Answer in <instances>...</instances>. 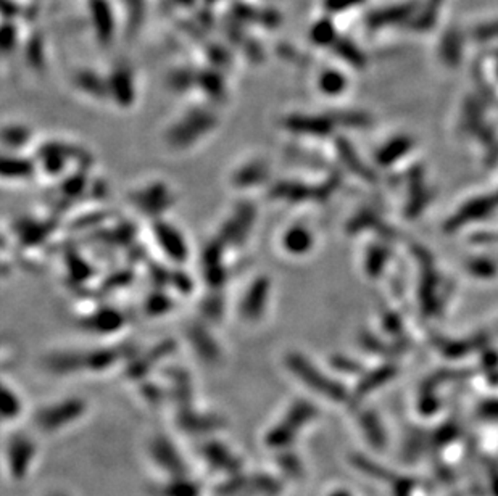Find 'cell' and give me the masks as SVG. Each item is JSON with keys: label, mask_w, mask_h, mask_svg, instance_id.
I'll return each mask as SVG.
<instances>
[{"label": "cell", "mask_w": 498, "mask_h": 496, "mask_svg": "<svg viewBox=\"0 0 498 496\" xmlns=\"http://www.w3.org/2000/svg\"><path fill=\"white\" fill-rule=\"evenodd\" d=\"M218 126V116L213 110L206 107H193L182 113L165 132V142L168 149L174 151H186L198 144Z\"/></svg>", "instance_id": "1"}, {"label": "cell", "mask_w": 498, "mask_h": 496, "mask_svg": "<svg viewBox=\"0 0 498 496\" xmlns=\"http://www.w3.org/2000/svg\"><path fill=\"white\" fill-rule=\"evenodd\" d=\"M318 416V408L305 398L294 399L284 416L270 427L265 434V445L274 451H284L292 447L300 432Z\"/></svg>", "instance_id": "2"}, {"label": "cell", "mask_w": 498, "mask_h": 496, "mask_svg": "<svg viewBox=\"0 0 498 496\" xmlns=\"http://www.w3.org/2000/svg\"><path fill=\"white\" fill-rule=\"evenodd\" d=\"M87 412L86 399L70 397L39 408L32 416V422L43 434L52 435L75 424Z\"/></svg>", "instance_id": "3"}, {"label": "cell", "mask_w": 498, "mask_h": 496, "mask_svg": "<svg viewBox=\"0 0 498 496\" xmlns=\"http://www.w3.org/2000/svg\"><path fill=\"white\" fill-rule=\"evenodd\" d=\"M284 366L295 379L318 395L331 398L340 399L344 397V388L337 382L327 377L324 372L320 371L313 361L300 351H289L284 356Z\"/></svg>", "instance_id": "4"}, {"label": "cell", "mask_w": 498, "mask_h": 496, "mask_svg": "<svg viewBox=\"0 0 498 496\" xmlns=\"http://www.w3.org/2000/svg\"><path fill=\"white\" fill-rule=\"evenodd\" d=\"M76 162L80 168H91L92 157L84 149L67 142H45L38 150V164L49 177H58L67 171L68 163Z\"/></svg>", "instance_id": "5"}, {"label": "cell", "mask_w": 498, "mask_h": 496, "mask_svg": "<svg viewBox=\"0 0 498 496\" xmlns=\"http://www.w3.org/2000/svg\"><path fill=\"white\" fill-rule=\"evenodd\" d=\"M255 221L257 206L248 200L239 201L228 218L224 219V223L221 224L216 238H220L226 248H241L246 245L248 237H250Z\"/></svg>", "instance_id": "6"}, {"label": "cell", "mask_w": 498, "mask_h": 496, "mask_svg": "<svg viewBox=\"0 0 498 496\" xmlns=\"http://www.w3.org/2000/svg\"><path fill=\"white\" fill-rule=\"evenodd\" d=\"M149 458L154 466L166 477H184L191 474L186 458L168 435L156 434L150 438Z\"/></svg>", "instance_id": "7"}, {"label": "cell", "mask_w": 498, "mask_h": 496, "mask_svg": "<svg viewBox=\"0 0 498 496\" xmlns=\"http://www.w3.org/2000/svg\"><path fill=\"white\" fill-rule=\"evenodd\" d=\"M36 456H38V445L34 438L23 432L10 435L5 445V462L10 479L15 482L25 480Z\"/></svg>", "instance_id": "8"}, {"label": "cell", "mask_w": 498, "mask_h": 496, "mask_svg": "<svg viewBox=\"0 0 498 496\" xmlns=\"http://www.w3.org/2000/svg\"><path fill=\"white\" fill-rule=\"evenodd\" d=\"M129 200L142 214L152 219H160L165 211L173 205L174 195L168 184L155 181L132 192Z\"/></svg>", "instance_id": "9"}, {"label": "cell", "mask_w": 498, "mask_h": 496, "mask_svg": "<svg viewBox=\"0 0 498 496\" xmlns=\"http://www.w3.org/2000/svg\"><path fill=\"white\" fill-rule=\"evenodd\" d=\"M152 234L154 240L160 247L161 253L171 263L184 264L189 260V243L184 234L166 219H154L152 223Z\"/></svg>", "instance_id": "10"}, {"label": "cell", "mask_w": 498, "mask_h": 496, "mask_svg": "<svg viewBox=\"0 0 498 496\" xmlns=\"http://www.w3.org/2000/svg\"><path fill=\"white\" fill-rule=\"evenodd\" d=\"M271 293V279L266 274L257 275L253 281L248 284L247 290L239 301V316L246 323H258L263 319L268 308Z\"/></svg>", "instance_id": "11"}, {"label": "cell", "mask_w": 498, "mask_h": 496, "mask_svg": "<svg viewBox=\"0 0 498 496\" xmlns=\"http://www.w3.org/2000/svg\"><path fill=\"white\" fill-rule=\"evenodd\" d=\"M224 250L226 247L221 243L220 238L210 240L202 250V274H204V279L206 286L210 287V290H221L229 277L228 266L224 263Z\"/></svg>", "instance_id": "12"}, {"label": "cell", "mask_w": 498, "mask_h": 496, "mask_svg": "<svg viewBox=\"0 0 498 496\" xmlns=\"http://www.w3.org/2000/svg\"><path fill=\"white\" fill-rule=\"evenodd\" d=\"M200 456L209 464L210 469L221 472L228 477L241 474L244 471L242 459L221 440H205L200 447Z\"/></svg>", "instance_id": "13"}, {"label": "cell", "mask_w": 498, "mask_h": 496, "mask_svg": "<svg viewBox=\"0 0 498 496\" xmlns=\"http://www.w3.org/2000/svg\"><path fill=\"white\" fill-rule=\"evenodd\" d=\"M178 343L174 342L173 338L161 340L160 343H156L155 347H152L150 350H147L142 355H134L131 360L128 361L126 369H124V375L131 380H137V382H142L147 375L150 374V371L158 364L160 361H163L165 358L171 356L174 350H176Z\"/></svg>", "instance_id": "14"}, {"label": "cell", "mask_w": 498, "mask_h": 496, "mask_svg": "<svg viewBox=\"0 0 498 496\" xmlns=\"http://www.w3.org/2000/svg\"><path fill=\"white\" fill-rule=\"evenodd\" d=\"M176 425L184 434L202 437V435H211L216 430H221L226 425L223 416L216 412H202L193 406L182 408L176 412Z\"/></svg>", "instance_id": "15"}, {"label": "cell", "mask_w": 498, "mask_h": 496, "mask_svg": "<svg viewBox=\"0 0 498 496\" xmlns=\"http://www.w3.org/2000/svg\"><path fill=\"white\" fill-rule=\"evenodd\" d=\"M189 345L192 347L198 360L205 364H218L221 361V347L215 335L211 334L209 324L200 321L189 325L186 332Z\"/></svg>", "instance_id": "16"}, {"label": "cell", "mask_w": 498, "mask_h": 496, "mask_svg": "<svg viewBox=\"0 0 498 496\" xmlns=\"http://www.w3.org/2000/svg\"><path fill=\"white\" fill-rule=\"evenodd\" d=\"M271 179V164L265 158L244 162L230 174V186L237 190H252L265 186Z\"/></svg>", "instance_id": "17"}, {"label": "cell", "mask_w": 498, "mask_h": 496, "mask_svg": "<svg viewBox=\"0 0 498 496\" xmlns=\"http://www.w3.org/2000/svg\"><path fill=\"white\" fill-rule=\"evenodd\" d=\"M283 127L294 136L324 137L331 131V121L324 116L295 112L283 118Z\"/></svg>", "instance_id": "18"}, {"label": "cell", "mask_w": 498, "mask_h": 496, "mask_svg": "<svg viewBox=\"0 0 498 496\" xmlns=\"http://www.w3.org/2000/svg\"><path fill=\"white\" fill-rule=\"evenodd\" d=\"M126 318L113 306H102L81 319V327L95 335H112L123 329Z\"/></svg>", "instance_id": "19"}, {"label": "cell", "mask_w": 498, "mask_h": 496, "mask_svg": "<svg viewBox=\"0 0 498 496\" xmlns=\"http://www.w3.org/2000/svg\"><path fill=\"white\" fill-rule=\"evenodd\" d=\"M268 199L297 205L302 201L318 199V189L297 181V179H283V181L270 184Z\"/></svg>", "instance_id": "20"}, {"label": "cell", "mask_w": 498, "mask_h": 496, "mask_svg": "<svg viewBox=\"0 0 498 496\" xmlns=\"http://www.w3.org/2000/svg\"><path fill=\"white\" fill-rule=\"evenodd\" d=\"M108 97L118 103L121 108H129L134 103L136 89L134 77L128 66L115 68L112 75L107 77Z\"/></svg>", "instance_id": "21"}, {"label": "cell", "mask_w": 498, "mask_h": 496, "mask_svg": "<svg viewBox=\"0 0 498 496\" xmlns=\"http://www.w3.org/2000/svg\"><path fill=\"white\" fill-rule=\"evenodd\" d=\"M313 243H315L313 232L310 231V227H307L302 223L290 224L283 232V236H281V248L289 256H294V258L310 253Z\"/></svg>", "instance_id": "22"}, {"label": "cell", "mask_w": 498, "mask_h": 496, "mask_svg": "<svg viewBox=\"0 0 498 496\" xmlns=\"http://www.w3.org/2000/svg\"><path fill=\"white\" fill-rule=\"evenodd\" d=\"M57 223L55 221H38V219H20L15 224V234L21 245L36 247L45 242L54 232Z\"/></svg>", "instance_id": "23"}, {"label": "cell", "mask_w": 498, "mask_h": 496, "mask_svg": "<svg viewBox=\"0 0 498 496\" xmlns=\"http://www.w3.org/2000/svg\"><path fill=\"white\" fill-rule=\"evenodd\" d=\"M126 356L124 347H99L82 353L84 361V371L89 372H105L121 361Z\"/></svg>", "instance_id": "24"}, {"label": "cell", "mask_w": 498, "mask_h": 496, "mask_svg": "<svg viewBox=\"0 0 498 496\" xmlns=\"http://www.w3.org/2000/svg\"><path fill=\"white\" fill-rule=\"evenodd\" d=\"M152 496H202L204 488L191 475L168 477L161 484H156L150 490Z\"/></svg>", "instance_id": "25"}, {"label": "cell", "mask_w": 498, "mask_h": 496, "mask_svg": "<svg viewBox=\"0 0 498 496\" xmlns=\"http://www.w3.org/2000/svg\"><path fill=\"white\" fill-rule=\"evenodd\" d=\"M36 174L34 160L21 153H5L2 158V176L12 181H25Z\"/></svg>", "instance_id": "26"}, {"label": "cell", "mask_w": 498, "mask_h": 496, "mask_svg": "<svg viewBox=\"0 0 498 496\" xmlns=\"http://www.w3.org/2000/svg\"><path fill=\"white\" fill-rule=\"evenodd\" d=\"M169 379H171V390H169V395H171L174 405H176L178 410L192 406L193 388L191 382V375H189L184 369L174 367V369H169Z\"/></svg>", "instance_id": "27"}, {"label": "cell", "mask_w": 498, "mask_h": 496, "mask_svg": "<svg viewBox=\"0 0 498 496\" xmlns=\"http://www.w3.org/2000/svg\"><path fill=\"white\" fill-rule=\"evenodd\" d=\"M92 12H94L97 36H99L100 40H104V44H108V40L113 38L115 31V20L110 5L105 0H92Z\"/></svg>", "instance_id": "28"}, {"label": "cell", "mask_w": 498, "mask_h": 496, "mask_svg": "<svg viewBox=\"0 0 498 496\" xmlns=\"http://www.w3.org/2000/svg\"><path fill=\"white\" fill-rule=\"evenodd\" d=\"M75 86L94 99H110L107 79H102L94 71H81L75 76Z\"/></svg>", "instance_id": "29"}, {"label": "cell", "mask_w": 498, "mask_h": 496, "mask_svg": "<svg viewBox=\"0 0 498 496\" xmlns=\"http://www.w3.org/2000/svg\"><path fill=\"white\" fill-rule=\"evenodd\" d=\"M31 129L25 124L12 123L7 124L2 131V142L3 147L7 150H10V153H20L21 149L29 144L31 140Z\"/></svg>", "instance_id": "30"}, {"label": "cell", "mask_w": 498, "mask_h": 496, "mask_svg": "<svg viewBox=\"0 0 498 496\" xmlns=\"http://www.w3.org/2000/svg\"><path fill=\"white\" fill-rule=\"evenodd\" d=\"M224 295L221 290H211L200 303L202 321L206 324L220 323L224 316Z\"/></svg>", "instance_id": "31"}, {"label": "cell", "mask_w": 498, "mask_h": 496, "mask_svg": "<svg viewBox=\"0 0 498 496\" xmlns=\"http://www.w3.org/2000/svg\"><path fill=\"white\" fill-rule=\"evenodd\" d=\"M173 298L168 295V292L158 287L152 290L144 301V311L149 318H160V316L168 314L173 310Z\"/></svg>", "instance_id": "32"}, {"label": "cell", "mask_w": 498, "mask_h": 496, "mask_svg": "<svg viewBox=\"0 0 498 496\" xmlns=\"http://www.w3.org/2000/svg\"><path fill=\"white\" fill-rule=\"evenodd\" d=\"M87 174L86 168H80V171L73 173L68 176L60 186V194H62V200H76L84 194L89 184H87Z\"/></svg>", "instance_id": "33"}, {"label": "cell", "mask_w": 498, "mask_h": 496, "mask_svg": "<svg viewBox=\"0 0 498 496\" xmlns=\"http://www.w3.org/2000/svg\"><path fill=\"white\" fill-rule=\"evenodd\" d=\"M23 412V401L20 395L10 385H2V419L5 422L16 421Z\"/></svg>", "instance_id": "34"}, {"label": "cell", "mask_w": 498, "mask_h": 496, "mask_svg": "<svg viewBox=\"0 0 498 496\" xmlns=\"http://www.w3.org/2000/svg\"><path fill=\"white\" fill-rule=\"evenodd\" d=\"M195 87L204 89L205 95H209L213 100H221L224 97V82L220 75L213 71L198 73L195 76Z\"/></svg>", "instance_id": "35"}, {"label": "cell", "mask_w": 498, "mask_h": 496, "mask_svg": "<svg viewBox=\"0 0 498 496\" xmlns=\"http://www.w3.org/2000/svg\"><path fill=\"white\" fill-rule=\"evenodd\" d=\"M276 462H278V467L287 479H300L303 475V464L300 458L290 451V448L284 449V451H278Z\"/></svg>", "instance_id": "36"}, {"label": "cell", "mask_w": 498, "mask_h": 496, "mask_svg": "<svg viewBox=\"0 0 498 496\" xmlns=\"http://www.w3.org/2000/svg\"><path fill=\"white\" fill-rule=\"evenodd\" d=\"M176 292L181 295H189L193 290V281L186 271L182 269H173L169 271V282Z\"/></svg>", "instance_id": "37"}, {"label": "cell", "mask_w": 498, "mask_h": 496, "mask_svg": "<svg viewBox=\"0 0 498 496\" xmlns=\"http://www.w3.org/2000/svg\"><path fill=\"white\" fill-rule=\"evenodd\" d=\"M141 393H142V397H144L145 401H149L150 405H160L166 395L163 388H160L158 385L152 384V382H142Z\"/></svg>", "instance_id": "38"}, {"label": "cell", "mask_w": 498, "mask_h": 496, "mask_svg": "<svg viewBox=\"0 0 498 496\" xmlns=\"http://www.w3.org/2000/svg\"><path fill=\"white\" fill-rule=\"evenodd\" d=\"M89 273H92V268L87 263H84V260L76 258L70 261V275L76 282H82L86 279H89V275H92Z\"/></svg>", "instance_id": "39"}, {"label": "cell", "mask_w": 498, "mask_h": 496, "mask_svg": "<svg viewBox=\"0 0 498 496\" xmlns=\"http://www.w3.org/2000/svg\"><path fill=\"white\" fill-rule=\"evenodd\" d=\"M45 496H71L70 493H68V491H64V490H60V488H54V490H50V491H47V495H45Z\"/></svg>", "instance_id": "40"}, {"label": "cell", "mask_w": 498, "mask_h": 496, "mask_svg": "<svg viewBox=\"0 0 498 496\" xmlns=\"http://www.w3.org/2000/svg\"><path fill=\"white\" fill-rule=\"evenodd\" d=\"M334 496H345V495H334Z\"/></svg>", "instance_id": "41"}]
</instances>
